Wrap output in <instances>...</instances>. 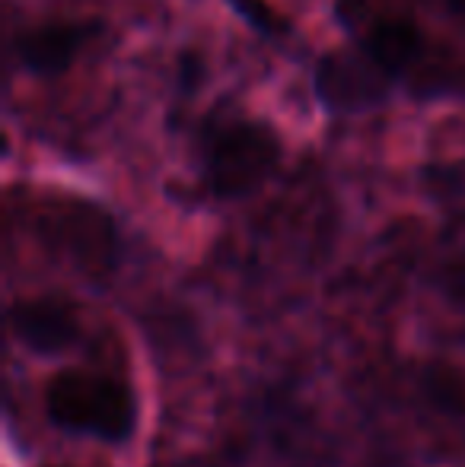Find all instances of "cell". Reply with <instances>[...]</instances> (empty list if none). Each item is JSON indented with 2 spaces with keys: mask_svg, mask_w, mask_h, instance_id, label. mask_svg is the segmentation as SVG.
Returning a JSON list of instances; mask_svg holds the SVG:
<instances>
[{
  "mask_svg": "<svg viewBox=\"0 0 465 467\" xmlns=\"http://www.w3.org/2000/svg\"><path fill=\"white\" fill-rule=\"evenodd\" d=\"M284 162V137L265 118L220 102L195 134L198 185L214 201H242L255 194Z\"/></svg>",
  "mask_w": 465,
  "mask_h": 467,
  "instance_id": "obj_1",
  "label": "cell"
},
{
  "mask_svg": "<svg viewBox=\"0 0 465 467\" xmlns=\"http://www.w3.org/2000/svg\"><path fill=\"white\" fill-rule=\"evenodd\" d=\"M45 413L64 432L124 442L134 432L137 404L128 385L100 372L64 369L45 385Z\"/></svg>",
  "mask_w": 465,
  "mask_h": 467,
  "instance_id": "obj_2",
  "label": "cell"
},
{
  "mask_svg": "<svg viewBox=\"0 0 465 467\" xmlns=\"http://www.w3.org/2000/svg\"><path fill=\"white\" fill-rule=\"evenodd\" d=\"M32 233L83 277L102 280L118 261V233L106 207L83 197H45L32 210Z\"/></svg>",
  "mask_w": 465,
  "mask_h": 467,
  "instance_id": "obj_3",
  "label": "cell"
},
{
  "mask_svg": "<svg viewBox=\"0 0 465 467\" xmlns=\"http://www.w3.org/2000/svg\"><path fill=\"white\" fill-rule=\"evenodd\" d=\"M392 89H396V83L354 42L319 55L316 67H312L316 102L335 118H354L383 109Z\"/></svg>",
  "mask_w": 465,
  "mask_h": 467,
  "instance_id": "obj_4",
  "label": "cell"
},
{
  "mask_svg": "<svg viewBox=\"0 0 465 467\" xmlns=\"http://www.w3.org/2000/svg\"><path fill=\"white\" fill-rule=\"evenodd\" d=\"M106 32V23L100 16H58L45 23H32L13 32L10 57L23 74L36 80H58L64 77L80 55L96 45Z\"/></svg>",
  "mask_w": 465,
  "mask_h": 467,
  "instance_id": "obj_5",
  "label": "cell"
},
{
  "mask_svg": "<svg viewBox=\"0 0 465 467\" xmlns=\"http://www.w3.org/2000/svg\"><path fill=\"white\" fill-rule=\"evenodd\" d=\"M354 45L398 87L428 57L430 36L415 16L398 10H386L370 16L354 32Z\"/></svg>",
  "mask_w": 465,
  "mask_h": 467,
  "instance_id": "obj_6",
  "label": "cell"
},
{
  "mask_svg": "<svg viewBox=\"0 0 465 467\" xmlns=\"http://www.w3.org/2000/svg\"><path fill=\"white\" fill-rule=\"evenodd\" d=\"M10 331L38 357H58L80 344V315L61 296H36L10 306Z\"/></svg>",
  "mask_w": 465,
  "mask_h": 467,
  "instance_id": "obj_7",
  "label": "cell"
},
{
  "mask_svg": "<svg viewBox=\"0 0 465 467\" xmlns=\"http://www.w3.org/2000/svg\"><path fill=\"white\" fill-rule=\"evenodd\" d=\"M236 10V16H242L252 26L259 36L265 38H284L291 32V23L284 19V13L274 10L268 0H227Z\"/></svg>",
  "mask_w": 465,
  "mask_h": 467,
  "instance_id": "obj_8",
  "label": "cell"
},
{
  "mask_svg": "<svg viewBox=\"0 0 465 467\" xmlns=\"http://www.w3.org/2000/svg\"><path fill=\"white\" fill-rule=\"evenodd\" d=\"M424 391H428V398L434 400L437 407H447V410H456V407L462 410V404H465L462 379L453 369H447V366H434V369L428 372Z\"/></svg>",
  "mask_w": 465,
  "mask_h": 467,
  "instance_id": "obj_9",
  "label": "cell"
},
{
  "mask_svg": "<svg viewBox=\"0 0 465 467\" xmlns=\"http://www.w3.org/2000/svg\"><path fill=\"white\" fill-rule=\"evenodd\" d=\"M443 280L453 293L465 296V233L460 239V245L453 248V254L447 258V267H443Z\"/></svg>",
  "mask_w": 465,
  "mask_h": 467,
  "instance_id": "obj_10",
  "label": "cell"
},
{
  "mask_svg": "<svg viewBox=\"0 0 465 467\" xmlns=\"http://www.w3.org/2000/svg\"><path fill=\"white\" fill-rule=\"evenodd\" d=\"M440 4L449 19H456V23L465 26V0H440Z\"/></svg>",
  "mask_w": 465,
  "mask_h": 467,
  "instance_id": "obj_11",
  "label": "cell"
}]
</instances>
